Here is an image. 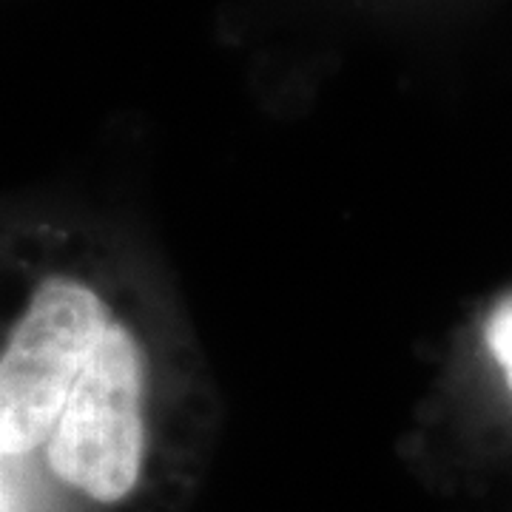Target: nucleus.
Here are the masks:
<instances>
[{"label":"nucleus","instance_id":"obj_1","mask_svg":"<svg viewBox=\"0 0 512 512\" xmlns=\"http://www.w3.org/2000/svg\"><path fill=\"white\" fill-rule=\"evenodd\" d=\"M143 399V350L126 325L111 322L46 441L52 473L100 504L123 501L137 487L146 458Z\"/></svg>","mask_w":512,"mask_h":512},{"label":"nucleus","instance_id":"obj_2","mask_svg":"<svg viewBox=\"0 0 512 512\" xmlns=\"http://www.w3.org/2000/svg\"><path fill=\"white\" fill-rule=\"evenodd\" d=\"M109 325V308L89 285L72 276L37 285L0 353V456H23L49 441Z\"/></svg>","mask_w":512,"mask_h":512},{"label":"nucleus","instance_id":"obj_3","mask_svg":"<svg viewBox=\"0 0 512 512\" xmlns=\"http://www.w3.org/2000/svg\"><path fill=\"white\" fill-rule=\"evenodd\" d=\"M484 336H487V348L495 356V362L501 365L504 376H507V384H510L512 393V299L501 302L495 308L490 322H487Z\"/></svg>","mask_w":512,"mask_h":512}]
</instances>
